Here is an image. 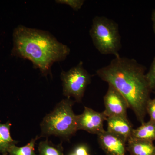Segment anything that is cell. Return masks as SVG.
Here are the masks:
<instances>
[{"mask_svg": "<svg viewBox=\"0 0 155 155\" xmlns=\"http://www.w3.org/2000/svg\"><path fill=\"white\" fill-rule=\"evenodd\" d=\"M105 110L103 112L107 118L120 117L127 119L128 103L124 97L116 88L108 84V88L104 97Z\"/></svg>", "mask_w": 155, "mask_h": 155, "instance_id": "8992f818", "label": "cell"}, {"mask_svg": "<svg viewBox=\"0 0 155 155\" xmlns=\"http://www.w3.org/2000/svg\"><path fill=\"white\" fill-rule=\"evenodd\" d=\"M91 75L84 67L82 61L68 71H62L61 78L63 95L68 98L72 97L75 102L80 103L87 87L91 82Z\"/></svg>", "mask_w": 155, "mask_h": 155, "instance_id": "5b68a950", "label": "cell"}, {"mask_svg": "<svg viewBox=\"0 0 155 155\" xmlns=\"http://www.w3.org/2000/svg\"><path fill=\"white\" fill-rule=\"evenodd\" d=\"M151 19L153 23V29L155 34V9L153 11L152 13Z\"/></svg>", "mask_w": 155, "mask_h": 155, "instance_id": "d6986e66", "label": "cell"}, {"mask_svg": "<svg viewBox=\"0 0 155 155\" xmlns=\"http://www.w3.org/2000/svg\"><path fill=\"white\" fill-rule=\"evenodd\" d=\"M107 130L127 143L132 135L133 127L128 119L120 117L107 118Z\"/></svg>", "mask_w": 155, "mask_h": 155, "instance_id": "9c48e42d", "label": "cell"}, {"mask_svg": "<svg viewBox=\"0 0 155 155\" xmlns=\"http://www.w3.org/2000/svg\"><path fill=\"white\" fill-rule=\"evenodd\" d=\"M40 137L36 136L33 138L26 145L22 147L16 146V145L10 148L8 153L10 155H37L35 152V142Z\"/></svg>", "mask_w": 155, "mask_h": 155, "instance_id": "5bb4252c", "label": "cell"}, {"mask_svg": "<svg viewBox=\"0 0 155 155\" xmlns=\"http://www.w3.org/2000/svg\"><path fill=\"white\" fill-rule=\"evenodd\" d=\"M101 148L107 155H125L126 143L113 134L105 130L97 135Z\"/></svg>", "mask_w": 155, "mask_h": 155, "instance_id": "ba28073f", "label": "cell"}, {"mask_svg": "<svg viewBox=\"0 0 155 155\" xmlns=\"http://www.w3.org/2000/svg\"><path fill=\"white\" fill-rule=\"evenodd\" d=\"M126 150L130 155H155L153 142L130 137L127 142Z\"/></svg>", "mask_w": 155, "mask_h": 155, "instance_id": "30bf717a", "label": "cell"}, {"mask_svg": "<svg viewBox=\"0 0 155 155\" xmlns=\"http://www.w3.org/2000/svg\"><path fill=\"white\" fill-rule=\"evenodd\" d=\"M38 149L39 155H64L62 143L55 145L48 139L39 143Z\"/></svg>", "mask_w": 155, "mask_h": 155, "instance_id": "4fadbf2b", "label": "cell"}, {"mask_svg": "<svg viewBox=\"0 0 155 155\" xmlns=\"http://www.w3.org/2000/svg\"><path fill=\"white\" fill-rule=\"evenodd\" d=\"M93 43L101 54L119 55L122 47L119 25L104 16H95L89 31Z\"/></svg>", "mask_w": 155, "mask_h": 155, "instance_id": "277c9868", "label": "cell"}, {"mask_svg": "<svg viewBox=\"0 0 155 155\" xmlns=\"http://www.w3.org/2000/svg\"><path fill=\"white\" fill-rule=\"evenodd\" d=\"M11 123L8 122L5 124L0 122V153L3 155L8 154L10 148L17 144L18 141L14 140L11 137L10 133Z\"/></svg>", "mask_w": 155, "mask_h": 155, "instance_id": "7c38bea8", "label": "cell"}, {"mask_svg": "<svg viewBox=\"0 0 155 155\" xmlns=\"http://www.w3.org/2000/svg\"><path fill=\"white\" fill-rule=\"evenodd\" d=\"M146 77L149 86L153 91L155 89V57L151 65L149 70L146 74Z\"/></svg>", "mask_w": 155, "mask_h": 155, "instance_id": "9a60e30c", "label": "cell"}, {"mask_svg": "<svg viewBox=\"0 0 155 155\" xmlns=\"http://www.w3.org/2000/svg\"><path fill=\"white\" fill-rule=\"evenodd\" d=\"M146 68L134 59L115 57L110 64L97 69V75L124 97L129 108L141 124L146 116L151 90L146 77Z\"/></svg>", "mask_w": 155, "mask_h": 155, "instance_id": "6da1fadb", "label": "cell"}, {"mask_svg": "<svg viewBox=\"0 0 155 155\" xmlns=\"http://www.w3.org/2000/svg\"><path fill=\"white\" fill-rule=\"evenodd\" d=\"M107 117L103 112L100 113L84 107L83 113L77 115V129L98 135L104 132V123Z\"/></svg>", "mask_w": 155, "mask_h": 155, "instance_id": "52a82bcc", "label": "cell"}, {"mask_svg": "<svg viewBox=\"0 0 155 155\" xmlns=\"http://www.w3.org/2000/svg\"><path fill=\"white\" fill-rule=\"evenodd\" d=\"M72 152L76 155H91L89 148L86 144H80L76 146Z\"/></svg>", "mask_w": 155, "mask_h": 155, "instance_id": "e0dca14e", "label": "cell"}, {"mask_svg": "<svg viewBox=\"0 0 155 155\" xmlns=\"http://www.w3.org/2000/svg\"><path fill=\"white\" fill-rule=\"evenodd\" d=\"M13 41L12 54L29 60L46 77L51 75L53 64L64 61L70 52L69 47L49 32L22 25L14 29Z\"/></svg>", "mask_w": 155, "mask_h": 155, "instance_id": "7a4b0ae2", "label": "cell"}, {"mask_svg": "<svg viewBox=\"0 0 155 155\" xmlns=\"http://www.w3.org/2000/svg\"><path fill=\"white\" fill-rule=\"evenodd\" d=\"M68 155H76L75 154V153H74L73 152H71V153H69V154Z\"/></svg>", "mask_w": 155, "mask_h": 155, "instance_id": "ffe728a7", "label": "cell"}, {"mask_svg": "<svg viewBox=\"0 0 155 155\" xmlns=\"http://www.w3.org/2000/svg\"><path fill=\"white\" fill-rule=\"evenodd\" d=\"M147 113L149 115L150 120L155 122V97L149 101L147 106Z\"/></svg>", "mask_w": 155, "mask_h": 155, "instance_id": "ac0fdd59", "label": "cell"}, {"mask_svg": "<svg viewBox=\"0 0 155 155\" xmlns=\"http://www.w3.org/2000/svg\"><path fill=\"white\" fill-rule=\"evenodd\" d=\"M131 137L147 141L155 140V122L150 120L132 130Z\"/></svg>", "mask_w": 155, "mask_h": 155, "instance_id": "8fae6325", "label": "cell"}, {"mask_svg": "<svg viewBox=\"0 0 155 155\" xmlns=\"http://www.w3.org/2000/svg\"><path fill=\"white\" fill-rule=\"evenodd\" d=\"M75 102L68 98L62 100L45 116L41 123L40 137L54 135L69 140L78 130L77 115L72 109Z\"/></svg>", "mask_w": 155, "mask_h": 155, "instance_id": "3957f363", "label": "cell"}, {"mask_svg": "<svg viewBox=\"0 0 155 155\" xmlns=\"http://www.w3.org/2000/svg\"><path fill=\"white\" fill-rule=\"evenodd\" d=\"M85 1L84 0H57V3L64 4L71 7L74 11H78L83 5Z\"/></svg>", "mask_w": 155, "mask_h": 155, "instance_id": "2e32d148", "label": "cell"}]
</instances>
